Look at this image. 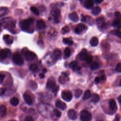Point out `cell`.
Segmentation results:
<instances>
[{
  "label": "cell",
  "mask_w": 121,
  "mask_h": 121,
  "mask_svg": "<svg viewBox=\"0 0 121 121\" xmlns=\"http://www.w3.org/2000/svg\"><path fill=\"white\" fill-rule=\"evenodd\" d=\"M70 31V29L68 26H65L62 28V32L64 34L69 33Z\"/></svg>",
  "instance_id": "8d00e7d4"
},
{
  "label": "cell",
  "mask_w": 121,
  "mask_h": 121,
  "mask_svg": "<svg viewBox=\"0 0 121 121\" xmlns=\"http://www.w3.org/2000/svg\"><path fill=\"white\" fill-rule=\"evenodd\" d=\"M92 60H93L92 56L91 55H88V56L86 58V60L87 62V63H88V64L92 62Z\"/></svg>",
  "instance_id": "f35d334b"
},
{
  "label": "cell",
  "mask_w": 121,
  "mask_h": 121,
  "mask_svg": "<svg viewBox=\"0 0 121 121\" xmlns=\"http://www.w3.org/2000/svg\"><path fill=\"white\" fill-rule=\"evenodd\" d=\"M94 5L93 0H86L84 3V6L87 9H92Z\"/></svg>",
  "instance_id": "9a60e30c"
},
{
  "label": "cell",
  "mask_w": 121,
  "mask_h": 121,
  "mask_svg": "<svg viewBox=\"0 0 121 121\" xmlns=\"http://www.w3.org/2000/svg\"><path fill=\"white\" fill-rule=\"evenodd\" d=\"M98 39L96 37H93L90 40V44L92 46H96L98 44Z\"/></svg>",
  "instance_id": "ffe728a7"
},
{
  "label": "cell",
  "mask_w": 121,
  "mask_h": 121,
  "mask_svg": "<svg viewBox=\"0 0 121 121\" xmlns=\"http://www.w3.org/2000/svg\"><path fill=\"white\" fill-rule=\"evenodd\" d=\"M100 80H102V81H104L105 80V75H102L101 77H100Z\"/></svg>",
  "instance_id": "f907efd6"
},
{
  "label": "cell",
  "mask_w": 121,
  "mask_h": 121,
  "mask_svg": "<svg viewBox=\"0 0 121 121\" xmlns=\"http://www.w3.org/2000/svg\"><path fill=\"white\" fill-rule=\"evenodd\" d=\"M85 18H86V21H85L86 22L88 23L90 25H92L93 24V20L90 16H86Z\"/></svg>",
  "instance_id": "4dcf8cb0"
},
{
  "label": "cell",
  "mask_w": 121,
  "mask_h": 121,
  "mask_svg": "<svg viewBox=\"0 0 121 121\" xmlns=\"http://www.w3.org/2000/svg\"><path fill=\"white\" fill-rule=\"evenodd\" d=\"M45 76L43 73H40L39 74V77L40 79H44V78Z\"/></svg>",
  "instance_id": "681fc988"
},
{
  "label": "cell",
  "mask_w": 121,
  "mask_h": 121,
  "mask_svg": "<svg viewBox=\"0 0 121 121\" xmlns=\"http://www.w3.org/2000/svg\"><path fill=\"white\" fill-rule=\"evenodd\" d=\"M100 100V97L99 95L97 94H94L92 97V99L91 101L93 103H97Z\"/></svg>",
  "instance_id": "484cf974"
},
{
  "label": "cell",
  "mask_w": 121,
  "mask_h": 121,
  "mask_svg": "<svg viewBox=\"0 0 121 121\" xmlns=\"http://www.w3.org/2000/svg\"><path fill=\"white\" fill-rule=\"evenodd\" d=\"M53 112L55 115V116L57 117H60V116H61V115H62V113L61 112H60V111H59L57 109H54L53 110Z\"/></svg>",
  "instance_id": "74e56055"
},
{
  "label": "cell",
  "mask_w": 121,
  "mask_h": 121,
  "mask_svg": "<svg viewBox=\"0 0 121 121\" xmlns=\"http://www.w3.org/2000/svg\"><path fill=\"white\" fill-rule=\"evenodd\" d=\"M5 77V75L4 74L0 73V84H2L3 83Z\"/></svg>",
  "instance_id": "b9f144b4"
},
{
  "label": "cell",
  "mask_w": 121,
  "mask_h": 121,
  "mask_svg": "<svg viewBox=\"0 0 121 121\" xmlns=\"http://www.w3.org/2000/svg\"><path fill=\"white\" fill-rule=\"evenodd\" d=\"M30 10L34 14H35L36 15H38L39 14V10L35 7H34V6L31 7L30 8Z\"/></svg>",
  "instance_id": "e575fe53"
},
{
  "label": "cell",
  "mask_w": 121,
  "mask_h": 121,
  "mask_svg": "<svg viewBox=\"0 0 121 121\" xmlns=\"http://www.w3.org/2000/svg\"><path fill=\"white\" fill-rule=\"evenodd\" d=\"M43 72L44 73H46L47 72V70H46V69H44L43 70Z\"/></svg>",
  "instance_id": "f5cc1de1"
},
{
  "label": "cell",
  "mask_w": 121,
  "mask_h": 121,
  "mask_svg": "<svg viewBox=\"0 0 121 121\" xmlns=\"http://www.w3.org/2000/svg\"><path fill=\"white\" fill-rule=\"evenodd\" d=\"M111 34H112L113 35L116 36L117 37H118L119 38L121 39V32L119 31V30H112L111 32Z\"/></svg>",
  "instance_id": "83f0119b"
},
{
  "label": "cell",
  "mask_w": 121,
  "mask_h": 121,
  "mask_svg": "<svg viewBox=\"0 0 121 121\" xmlns=\"http://www.w3.org/2000/svg\"><path fill=\"white\" fill-rule=\"evenodd\" d=\"M81 20L82 21V22H85L86 21V18H85V16H84L83 15H81Z\"/></svg>",
  "instance_id": "7dc6e473"
},
{
  "label": "cell",
  "mask_w": 121,
  "mask_h": 121,
  "mask_svg": "<svg viewBox=\"0 0 121 121\" xmlns=\"http://www.w3.org/2000/svg\"><path fill=\"white\" fill-rule=\"evenodd\" d=\"M4 39L8 44H11L13 42V40L10 39V36L6 35L4 36Z\"/></svg>",
  "instance_id": "d4e9b609"
},
{
  "label": "cell",
  "mask_w": 121,
  "mask_h": 121,
  "mask_svg": "<svg viewBox=\"0 0 121 121\" xmlns=\"http://www.w3.org/2000/svg\"><path fill=\"white\" fill-rule=\"evenodd\" d=\"M109 107L112 111H116L117 109V106L116 103L114 99H111L109 102Z\"/></svg>",
  "instance_id": "2e32d148"
},
{
  "label": "cell",
  "mask_w": 121,
  "mask_h": 121,
  "mask_svg": "<svg viewBox=\"0 0 121 121\" xmlns=\"http://www.w3.org/2000/svg\"><path fill=\"white\" fill-rule=\"evenodd\" d=\"M12 60L15 64L18 65H22L24 63V60L21 55L19 53H15L12 56Z\"/></svg>",
  "instance_id": "7a4b0ae2"
},
{
  "label": "cell",
  "mask_w": 121,
  "mask_h": 121,
  "mask_svg": "<svg viewBox=\"0 0 121 121\" xmlns=\"http://www.w3.org/2000/svg\"><path fill=\"white\" fill-rule=\"evenodd\" d=\"M64 53H65V57H66V58L69 57L71 55V51H70V49L68 47L66 48L65 50Z\"/></svg>",
  "instance_id": "836d02e7"
},
{
  "label": "cell",
  "mask_w": 121,
  "mask_h": 121,
  "mask_svg": "<svg viewBox=\"0 0 121 121\" xmlns=\"http://www.w3.org/2000/svg\"><path fill=\"white\" fill-rule=\"evenodd\" d=\"M25 121H34V120L31 116L28 115L26 117L25 119Z\"/></svg>",
  "instance_id": "7bdbcfd3"
},
{
  "label": "cell",
  "mask_w": 121,
  "mask_h": 121,
  "mask_svg": "<svg viewBox=\"0 0 121 121\" xmlns=\"http://www.w3.org/2000/svg\"><path fill=\"white\" fill-rule=\"evenodd\" d=\"M85 29V26L83 24H79L75 29V32L79 34Z\"/></svg>",
  "instance_id": "5bb4252c"
},
{
  "label": "cell",
  "mask_w": 121,
  "mask_h": 121,
  "mask_svg": "<svg viewBox=\"0 0 121 121\" xmlns=\"http://www.w3.org/2000/svg\"><path fill=\"white\" fill-rule=\"evenodd\" d=\"M33 22L34 20L32 18L21 20L20 22V27L22 30L27 31L29 29L30 25L33 23Z\"/></svg>",
  "instance_id": "6da1fadb"
},
{
  "label": "cell",
  "mask_w": 121,
  "mask_h": 121,
  "mask_svg": "<svg viewBox=\"0 0 121 121\" xmlns=\"http://www.w3.org/2000/svg\"><path fill=\"white\" fill-rule=\"evenodd\" d=\"M119 85H120V86H121V81H120V84H119Z\"/></svg>",
  "instance_id": "db71d44e"
},
{
  "label": "cell",
  "mask_w": 121,
  "mask_h": 121,
  "mask_svg": "<svg viewBox=\"0 0 121 121\" xmlns=\"http://www.w3.org/2000/svg\"><path fill=\"white\" fill-rule=\"evenodd\" d=\"M98 27L100 28H103L105 27L106 24L105 21V19L103 17H100L96 20Z\"/></svg>",
  "instance_id": "9c48e42d"
},
{
  "label": "cell",
  "mask_w": 121,
  "mask_h": 121,
  "mask_svg": "<svg viewBox=\"0 0 121 121\" xmlns=\"http://www.w3.org/2000/svg\"><path fill=\"white\" fill-rule=\"evenodd\" d=\"M79 1H82V0H79Z\"/></svg>",
  "instance_id": "9f6ffc18"
},
{
  "label": "cell",
  "mask_w": 121,
  "mask_h": 121,
  "mask_svg": "<svg viewBox=\"0 0 121 121\" xmlns=\"http://www.w3.org/2000/svg\"><path fill=\"white\" fill-rule=\"evenodd\" d=\"M69 17L70 19L74 22H77L79 20V18L78 17V15L77 14V13L75 12L71 13L69 15Z\"/></svg>",
  "instance_id": "4fadbf2b"
},
{
  "label": "cell",
  "mask_w": 121,
  "mask_h": 121,
  "mask_svg": "<svg viewBox=\"0 0 121 121\" xmlns=\"http://www.w3.org/2000/svg\"><path fill=\"white\" fill-rule=\"evenodd\" d=\"M77 65H78L77 62L76 61H75V60H74V61H73L70 63L69 66L71 68H72V69H73L74 70L77 68Z\"/></svg>",
  "instance_id": "1f68e13d"
},
{
  "label": "cell",
  "mask_w": 121,
  "mask_h": 121,
  "mask_svg": "<svg viewBox=\"0 0 121 121\" xmlns=\"http://www.w3.org/2000/svg\"><path fill=\"white\" fill-rule=\"evenodd\" d=\"M68 116L69 118L73 120H76L78 117L76 112L73 109H70L68 112Z\"/></svg>",
  "instance_id": "30bf717a"
},
{
  "label": "cell",
  "mask_w": 121,
  "mask_h": 121,
  "mask_svg": "<svg viewBox=\"0 0 121 121\" xmlns=\"http://www.w3.org/2000/svg\"><path fill=\"white\" fill-rule=\"evenodd\" d=\"M53 55L55 59H59L61 56V51L59 49H55L53 51Z\"/></svg>",
  "instance_id": "cb8c5ba5"
},
{
  "label": "cell",
  "mask_w": 121,
  "mask_h": 121,
  "mask_svg": "<svg viewBox=\"0 0 121 121\" xmlns=\"http://www.w3.org/2000/svg\"><path fill=\"white\" fill-rule=\"evenodd\" d=\"M115 71L117 73H121V63H119L115 67Z\"/></svg>",
  "instance_id": "ab89813d"
},
{
  "label": "cell",
  "mask_w": 121,
  "mask_h": 121,
  "mask_svg": "<svg viewBox=\"0 0 121 121\" xmlns=\"http://www.w3.org/2000/svg\"><path fill=\"white\" fill-rule=\"evenodd\" d=\"M0 30H1V24H0Z\"/></svg>",
  "instance_id": "11a10c76"
},
{
  "label": "cell",
  "mask_w": 121,
  "mask_h": 121,
  "mask_svg": "<svg viewBox=\"0 0 121 121\" xmlns=\"http://www.w3.org/2000/svg\"><path fill=\"white\" fill-rule=\"evenodd\" d=\"M7 108L4 105H0V115L2 117H4L6 115Z\"/></svg>",
  "instance_id": "ac0fdd59"
},
{
  "label": "cell",
  "mask_w": 121,
  "mask_h": 121,
  "mask_svg": "<svg viewBox=\"0 0 121 121\" xmlns=\"http://www.w3.org/2000/svg\"><path fill=\"white\" fill-rule=\"evenodd\" d=\"M87 56H88L87 51L85 49L82 50V51L81 52V53L79 54L80 59L81 60H85Z\"/></svg>",
  "instance_id": "e0dca14e"
},
{
  "label": "cell",
  "mask_w": 121,
  "mask_h": 121,
  "mask_svg": "<svg viewBox=\"0 0 121 121\" xmlns=\"http://www.w3.org/2000/svg\"><path fill=\"white\" fill-rule=\"evenodd\" d=\"M37 66L36 64H32L30 65L29 66V69L30 71L33 72H35L37 70Z\"/></svg>",
  "instance_id": "d590c367"
},
{
  "label": "cell",
  "mask_w": 121,
  "mask_h": 121,
  "mask_svg": "<svg viewBox=\"0 0 121 121\" xmlns=\"http://www.w3.org/2000/svg\"><path fill=\"white\" fill-rule=\"evenodd\" d=\"M56 87L55 81L53 79H50L48 80L46 84V88L48 90H53Z\"/></svg>",
  "instance_id": "52a82bcc"
},
{
  "label": "cell",
  "mask_w": 121,
  "mask_h": 121,
  "mask_svg": "<svg viewBox=\"0 0 121 121\" xmlns=\"http://www.w3.org/2000/svg\"><path fill=\"white\" fill-rule=\"evenodd\" d=\"M91 97V92L89 90H87L85 91L84 96L83 97V100H85L87 99H88Z\"/></svg>",
  "instance_id": "4316f807"
},
{
  "label": "cell",
  "mask_w": 121,
  "mask_h": 121,
  "mask_svg": "<svg viewBox=\"0 0 121 121\" xmlns=\"http://www.w3.org/2000/svg\"><path fill=\"white\" fill-rule=\"evenodd\" d=\"M6 91V89L4 88H0V96L4 95Z\"/></svg>",
  "instance_id": "ee69618b"
},
{
  "label": "cell",
  "mask_w": 121,
  "mask_h": 121,
  "mask_svg": "<svg viewBox=\"0 0 121 121\" xmlns=\"http://www.w3.org/2000/svg\"><path fill=\"white\" fill-rule=\"evenodd\" d=\"M63 42L65 44H69L70 45H72L73 44V41L71 40H70V39H69L68 38H64L63 39Z\"/></svg>",
  "instance_id": "f546056e"
},
{
  "label": "cell",
  "mask_w": 121,
  "mask_h": 121,
  "mask_svg": "<svg viewBox=\"0 0 121 121\" xmlns=\"http://www.w3.org/2000/svg\"><path fill=\"white\" fill-rule=\"evenodd\" d=\"M82 93V91L80 89H77L75 91V97L76 98H79L81 97Z\"/></svg>",
  "instance_id": "d6a6232c"
},
{
  "label": "cell",
  "mask_w": 121,
  "mask_h": 121,
  "mask_svg": "<svg viewBox=\"0 0 121 121\" xmlns=\"http://www.w3.org/2000/svg\"><path fill=\"white\" fill-rule=\"evenodd\" d=\"M10 53V50L8 49H4L0 50V58L5 59L8 57Z\"/></svg>",
  "instance_id": "ba28073f"
},
{
  "label": "cell",
  "mask_w": 121,
  "mask_h": 121,
  "mask_svg": "<svg viewBox=\"0 0 121 121\" xmlns=\"http://www.w3.org/2000/svg\"><path fill=\"white\" fill-rule=\"evenodd\" d=\"M24 55L26 59L28 61H31V60H34L36 58V54L29 51H26L24 53Z\"/></svg>",
  "instance_id": "8992f818"
},
{
  "label": "cell",
  "mask_w": 121,
  "mask_h": 121,
  "mask_svg": "<svg viewBox=\"0 0 121 121\" xmlns=\"http://www.w3.org/2000/svg\"><path fill=\"white\" fill-rule=\"evenodd\" d=\"M101 12V10L99 7H95L94 8L92 11V13L94 16H97Z\"/></svg>",
  "instance_id": "603a6c76"
},
{
  "label": "cell",
  "mask_w": 121,
  "mask_h": 121,
  "mask_svg": "<svg viewBox=\"0 0 121 121\" xmlns=\"http://www.w3.org/2000/svg\"><path fill=\"white\" fill-rule=\"evenodd\" d=\"M120 119V118L119 115H116L115 116V118L114 119V121H119Z\"/></svg>",
  "instance_id": "c3c4849f"
},
{
  "label": "cell",
  "mask_w": 121,
  "mask_h": 121,
  "mask_svg": "<svg viewBox=\"0 0 121 121\" xmlns=\"http://www.w3.org/2000/svg\"><path fill=\"white\" fill-rule=\"evenodd\" d=\"M36 26L40 29H44L45 27V23L42 20H38L36 22Z\"/></svg>",
  "instance_id": "d6986e66"
},
{
  "label": "cell",
  "mask_w": 121,
  "mask_h": 121,
  "mask_svg": "<svg viewBox=\"0 0 121 121\" xmlns=\"http://www.w3.org/2000/svg\"><path fill=\"white\" fill-rule=\"evenodd\" d=\"M104 0H95V2L97 4H99L102 3Z\"/></svg>",
  "instance_id": "bcb514c9"
},
{
  "label": "cell",
  "mask_w": 121,
  "mask_h": 121,
  "mask_svg": "<svg viewBox=\"0 0 121 121\" xmlns=\"http://www.w3.org/2000/svg\"><path fill=\"white\" fill-rule=\"evenodd\" d=\"M23 98L26 104H27L28 105H32L33 103V100L31 97L27 93H25L23 95Z\"/></svg>",
  "instance_id": "7c38bea8"
},
{
  "label": "cell",
  "mask_w": 121,
  "mask_h": 121,
  "mask_svg": "<svg viewBox=\"0 0 121 121\" xmlns=\"http://www.w3.org/2000/svg\"><path fill=\"white\" fill-rule=\"evenodd\" d=\"M99 64L97 62L93 63L90 66V69L93 71L98 69L99 68Z\"/></svg>",
  "instance_id": "f1b7e54d"
},
{
  "label": "cell",
  "mask_w": 121,
  "mask_h": 121,
  "mask_svg": "<svg viewBox=\"0 0 121 121\" xmlns=\"http://www.w3.org/2000/svg\"><path fill=\"white\" fill-rule=\"evenodd\" d=\"M80 118L81 121H90L92 120V115L89 111L83 110L81 113Z\"/></svg>",
  "instance_id": "3957f363"
},
{
  "label": "cell",
  "mask_w": 121,
  "mask_h": 121,
  "mask_svg": "<svg viewBox=\"0 0 121 121\" xmlns=\"http://www.w3.org/2000/svg\"><path fill=\"white\" fill-rule=\"evenodd\" d=\"M100 78H99V77H96V78H95V83H96V84H98V83H99V82H100Z\"/></svg>",
  "instance_id": "f6af8a7d"
},
{
  "label": "cell",
  "mask_w": 121,
  "mask_h": 121,
  "mask_svg": "<svg viewBox=\"0 0 121 121\" xmlns=\"http://www.w3.org/2000/svg\"><path fill=\"white\" fill-rule=\"evenodd\" d=\"M51 15L54 18V21L55 23H59L60 22L59 18L60 15V11L58 9H55L52 10L51 12Z\"/></svg>",
  "instance_id": "277c9868"
},
{
  "label": "cell",
  "mask_w": 121,
  "mask_h": 121,
  "mask_svg": "<svg viewBox=\"0 0 121 121\" xmlns=\"http://www.w3.org/2000/svg\"><path fill=\"white\" fill-rule=\"evenodd\" d=\"M114 15H115V17L116 20H121V14L120 13V12H115Z\"/></svg>",
  "instance_id": "60d3db41"
},
{
  "label": "cell",
  "mask_w": 121,
  "mask_h": 121,
  "mask_svg": "<svg viewBox=\"0 0 121 121\" xmlns=\"http://www.w3.org/2000/svg\"><path fill=\"white\" fill-rule=\"evenodd\" d=\"M55 105L57 107L62 110H65L67 108L66 104L60 100L56 101L55 103Z\"/></svg>",
  "instance_id": "8fae6325"
},
{
  "label": "cell",
  "mask_w": 121,
  "mask_h": 121,
  "mask_svg": "<svg viewBox=\"0 0 121 121\" xmlns=\"http://www.w3.org/2000/svg\"><path fill=\"white\" fill-rule=\"evenodd\" d=\"M10 103L12 105L14 106H16L19 104V100L16 97H12L10 100Z\"/></svg>",
  "instance_id": "7402d4cb"
},
{
  "label": "cell",
  "mask_w": 121,
  "mask_h": 121,
  "mask_svg": "<svg viewBox=\"0 0 121 121\" xmlns=\"http://www.w3.org/2000/svg\"><path fill=\"white\" fill-rule=\"evenodd\" d=\"M112 26L113 27H116L119 29L121 28V21L119 20H115L112 23Z\"/></svg>",
  "instance_id": "44dd1931"
},
{
  "label": "cell",
  "mask_w": 121,
  "mask_h": 121,
  "mask_svg": "<svg viewBox=\"0 0 121 121\" xmlns=\"http://www.w3.org/2000/svg\"></svg>",
  "instance_id": "6f0895ef"
},
{
  "label": "cell",
  "mask_w": 121,
  "mask_h": 121,
  "mask_svg": "<svg viewBox=\"0 0 121 121\" xmlns=\"http://www.w3.org/2000/svg\"><path fill=\"white\" fill-rule=\"evenodd\" d=\"M62 98L66 102H70L73 98V94L69 91H64L62 93Z\"/></svg>",
  "instance_id": "5b68a950"
},
{
  "label": "cell",
  "mask_w": 121,
  "mask_h": 121,
  "mask_svg": "<svg viewBox=\"0 0 121 121\" xmlns=\"http://www.w3.org/2000/svg\"><path fill=\"white\" fill-rule=\"evenodd\" d=\"M117 99H118V102H119L120 103H121V96H120L118 97Z\"/></svg>",
  "instance_id": "816d5d0a"
}]
</instances>
